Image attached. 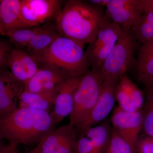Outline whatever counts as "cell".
Wrapping results in <instances>:
<instances>
[{
  "label": "cell",
  "instance_id": "obj_13",
  "mask_svg": "<svg viewBox=\"0 0 153 153\" xmlns=\"http://www.w3.org/2000/svg\"><path fill=\"white\" fill-rule=\"evenodd\" d=\"M25 89V84L15 78L10 71H0V118L19 108V97Z\"/></svg>",
  "mask_w": 153,
  "mask_h": 153
},
{
  "label": "cell",
  "instance_id": "obj_33",
  "mask_svg": "<svg viewBox=\"0 0 153 153\" xmlns=\"http://www.w3.org/2000/svg\"><path fill=\"white\" fill-rule=\"evenodd\" d=\"M25 153H38V152L37 149H36V148L35 147L33 149L31 150V151L27 152Z\"/></svg>",
  "mask_w": 153,
  "mask_h": 153
},
{
  "label": "cell",
  "instance_id": "obj_31",
  "mask_svg": "<svg viewBox=\"0 0 153 153\" xmlns=\"http://www.w3.org/2000/svg\"><path fill=\"white\" fill-rule=\"evenodd\" d=\"M110 1L111 0H90L88 1L95 5L104 7L108 5Z\"/></svg>",
  "mask_w": 153,
  "mask_h": 153
},
{
  "label": "cell",
  "instance_id": "obj_11",
  "mask_svg": "<svg viewBox=\"0 0 153 153\" xmlns=\"http://www.w3.org/2000/svg\"><path fill=\"white\" fill-rule=\"evenodd\" d=\"M60 0H21L23 18L31 27H38L55 17L62 8Z\"/></svg>",
  "mask_w": 153,
  "mask_h": 153
},
{
  "label": "cell",
  "instance_id": "obj_27",
  "mask_svg": "<svg viewBox=\"0 0 153 153\" xmlns=\"http://www.w3.org/2000/svg\"><path fill=\"white\" fill-rule=\"evenodd\" d=\"M135 150L137 153H153V137L146 135L139 138Z\"/></svg>",
  "mask_w": 153,
  "mask_h": 153
},
{
  "label": "cell",
  "instance_id": "obj_30",
  "mask_svg": "<svg viewBox=\"0 0 153 153\" xmlns=\"http://www.w3.org/2000/svg\"><path fill=\"white\" fill-rule=\"evenodd\" d=\"M144 13L153 12V0H143Z\"/></svg>",
  "mask_w": 153,
  "mask_h": 153
},
{
  "label": "cell",
  "instance_id": "obj_12",
  "mask_svg": "<svg viewBox=\"0 0 153 153\" xmlns=\"http://www.w3.org/2000/svg\"><path fill=\"white\" fill-rule=\"evenodd\" d=\"M81 77L67 78L55 88L54 107L50 114L56 126L71 114L74 105V93Z\"/></svg>",
  "mask_w": 153,
  "mask_h": 153
},
{
  "label": "cell",
  "instance_id": "obj_20",
  "mask_svg": "<svg viewBox=\"0 0 153 153\" xmlns=\"http://www.w3.org/2000/svg\"><path fill=\"white\" fill-rule=\"evenodd\" d=\"M54 100V92L34 93L24 90L19 97V108L40 110L50 113Z\"/></svg>",
  "mask_w": 153,
  "mask_h": 153
},
{
  "label": "cell",
  "instance_id": "obj_22",
  "mask_svg": "<svg viewBox=\"0 0 153 153\" xmlns=\"http://www.w3.org/2000/svg\"><path fill=\"white\" fill-rule=\"evenodd\" d=\"M131 31L135 39L142 44L153 40V12L144 13Z\"/></svg>",
  "mask_w": 153,
  "mask_h": 153
},
{
  "label": "cell",
  "instance_id": "obj_18",
  "mask_svg": "<svg viewBox=\"0 0 153 153\" xmlns=\"http://www.w3.org/2000/svg\"><path fill=\"white\" fill-rule=\"evenodd\" d=\"M60 36L55 25L40 26L38 32L24 50L39 63L42 54Z\"/></svg>",
  "mask_w": 153,
  "mask_h": 153
},
{
  "label": "cell",
  "instance_id": "obj_4",
  "mask_svg": "<svg viewBox=\"0 0 153 153\" xmlns=\"http://www.w3.org/2000/svg\"><path fill=\"white\" fill-rule=\"evenodd\" d=\"M121 34L105 60L101 69L105 79L120 80L133 66H135L138 42L131 28L122 27Z\"/></svg>",
  "mask_w": 153,
  "mask_h": 153
},
{
  "label": "cell",
  "instance_id": "obj_23",
  "mask_svg": "<svg viewBox=\"0 0 153 153\" xmlns=\"http://www.w3.org/2000/svg\"><path fill=\"white\" fill-rule=\"evenodd\" d=\"M39 26L21 28L9 31L4 35L7 36L10 41L15 47L25 49L39 30Z\"/></svg>",
  "mask_w": 153,
  "mask_h": 153
},
{
  "label": "cell",
  "instance_id": "obj_7",
  "mask_svg": "<svg viewBox=\"0 0 153 153\" xmlns=\"http://www.w3.org/2000/svg\"><path fill=\"white\" fill-rule=\"evenodd\" d=\"M119 80L104 79L95 104L85 120L75 128L77 136L88 129L97 125L104 120L112 111L116 101L115 88Z\"/></svg>",
  "mask_w": 153,
  "mask_h": 153
},
{
  "label": "cell",
  "instance_id": "obj_2",
  "mask_svg": "<svg viewBox=\"0 0 153 153\" xmlns=\"http://www.w3.org/2000/svg\"><path fill=\"white\" fill-rule=\"evenodd\" d=\"M56 126L47 111L18 108L0 118V139L7 140L9 144L32 146L38 144Z\"/></svg>",
  "mask_w": 153,
  "mask_h": 153
},
{
  "label": "cell",
  "instance_id": "obj_19",
  "mask_svg": "<svg viewBox=\"0 0 153 153\" xmlns=\"http://www.w3.org/2000/svg\"><path fill=\"white\" fill-rule=\"evenodd\" d=\"M139 80L146 86L153 83V40L139 48L136 62Z\"/></svg>",
  "mask_w": 153,
  "mask_h": 153
},
{
  "label": "cell",
  "instance_id": "obj_15",
  "mask_svg": "<svg viewBox=\"0 0 153 153\" xmlns=\"http://www.w3.org/2000/svg\"><path fill=\"white\" fill-rule=\"evenodd\" d=\"M7 65L15 78L25 84L40 68V64L35 58L24 49L16 47L9 54Z\"/></svg>",
  "mask_w": 153,
  "mask_h": 153
},
{
  "label": "cell",
  "instance_id": "obj_17",
  "mask_svg": "<svg viewBox=\"0 0 153 153\" xmlns=\"http://www.w3.org/2000/svg\"><path fill=\"white\" fill-rule=\"evenodd\" d=\"M0 22L3 34L16 29L33 27L25 21L21 11V0L0 1Z\"/></svg>",
  "mask_w": 153,
  "mask_h": 153
},
{
  "label": "cell",
  "instance_id": "obj_10",
  "mask_svg": "<svg viewBox=\"0 0 153 153\" xmlns=\"http://www.w3.org/2000/svg\"><path fill=\"white\" fill-rule=\"evenodd\" d=\"M144 13L143 0H111L105 10L110 22L127 28L136 25Z\"/></svg>",
  "mask_w": 153,
  "mask_h": 153
},
{
  "label": "cell",
  "instance_id": "obj_21",
  "mask_svg": "<svg viewBox=\"0 0 153 153\" xmlns=\"http://www.w3.org/2000/svg\"><path fill=\"white\" fill-rule=\"evenodd\" d=\"M112 128L107 121L88 129L84 134L90 140L95 153H104L109 144Z\"/></svg>",
  "mask_w": 153,
  "mask_h": 153
},
{
  "label": "cell",
  "instance_id": "obj_1",
  "mask_svg": "<svg viewBox=\"0 0 153 153\" xmlns=\"http://www.w3.org/2000/svg\"><path fill=\"white\" fill-rule=\"evenodd\" d=\"M55 19L60 36L83 47L93 43L99 31L110 22L103 7L80 0L67 1Z\"/></svg>",
  "mask_w": 153,
  "mask_h": 153
},
{
  "label": "cell",
  "instance_id": "obj_25",
  "mask_svg": "<svg viewBox=\"0 0 153 153\" xmlns=\"http://www.w3.org/2000/svg\"><path fill=\"white\" fill-rule=\"evenodd\" d=\"M104 153H137L136 151L114 130Z\"/></svg>",
  "mask_w": 153,
  "mask_h": 153
},
{
  "label": "cell",
  "instance_id": "obj_16",
  "mask_svg": "<svg viewBox=\"0 0 153 153\" xmlns=\"http://www.w3.org/2000/svg\"><path fill=\"white\" fill-rule=\"evenodd\" d=\"M68 78L59 71L41 66L25 84V90L34 93H54L57 85Z\"/></svg>",
  "mask_w": 153,
  "mask_h": 153
},
{
  "label": "cell",
  "instance_id": "obj_14",
  "mask_svg": "<svg viewBox=\"0 0 153 153\" xmlns=\"http://www.w3.org/2000/svg\"><path fill=\"white\" fill-rule=\"evenodd\" d=\"M115 97L118 106L127 112L141 111L144 105V94L127 74L118 82Z\"/></svg>",
  "mask_w": 153,
  "mask_h": 153
},
{
  "label": "cell",
  "instance_id": "obj_32",
  "mask_svg": "<svg viewBox=\"0 0 153 153\" xmlns=\"http://www.w3.org/2000/svg\"><path fill=\"white\" fill-rule=\"evenodd\" d=\"M6 146H5L2 141V140L0 139V152Z\"/></svg>",
  "mask_w": 153,
  "mask_h": 153
},
{
  "label": "cell",
  "instance_id": "obj_8",
  "mask_svg": "<svg viewBox=\"0 0 153 153\" xmlns=\"http://www.w3.org/2000/svg\"><path fill=\"white\" fill-rule=\"evenodd\" d=\"M76 139L75 128L68 124L49 132L35 148L38 153H75Z\"/></svg>",
  "mask_w": 153,
  "mask_h": 153
},
{
  "label": "cell",
  "instance_id": "obj_24",
  "mask_svg": "<svg viewBox=\"0 0 153 153\" xmlns=\"http://www.w3.org/2000/svg\"><path fill=\"white\" fill-rule=\"evenodd\" d=\"M145 88L143 130L146 135L153 137V83Z\"/></svg>",
  "mask_w": 153,
  "mask_h": 153
},
{
  "label": "cell",
  "instance_id": "obj_5",
  "mask_svg": "<svg viewBox=\"0 0 153 153\" xmlns=\"http://www.w3.org/2000/svg\"><path fill=\"white\" fill-rule=\"evenodd\" d=\"M104 79L101 68H91L81 76L74 93L69 125L76 128L85 120L98 100Z\"/></svg>",
  "mask_w": 153,
  "mask_h": 153
},
{
  "label": "cell",
  "instance_id": "obj_6",
  "mask_svg": "<svg viewBox=\"0 0 153 153\" xmlns=\"http://www.w3.org/2000/svg\"><path fill=\"white\" fill-rule=\"evenodd\" d=\"M120 25L109 22L99 31L95 40L85 52V58L91 68H100L121 34Z\"/></svg>",
  "mask_w": 153,
  "mask_h": 153
},
{
  "label": "cell",
  "instance_id": "obj_28",
  "mask_svg": "<svg viewBox=\"0 0 153 153\" xmlns=\"http://www.w3.org/2000/svg\"><path fill=\"white\" fill-rule=\"evenodd\" d=\"M75 153H95L90 140L84 134L77 137Z\"/></svg>",
  "mask_w": 153,
  "mask_h": 153
},
{
  "label": "cell",
  "instance_id": "obj_29",
  "mask_svg": "<svg viewBox=\"0 0 153 153\" xmlns=\"http://www.w3.org/2000/svg\"><path fill=\"white\" fill-rule=\"evenodd\" d=\"M18 145L15 144H9L0 152V153H19L17 149Z\"/></svg>",
  "mask_w": 153,
  "mask_h": 153
},
{
  "label": "cell",
  "instance_id": "obj_3",
  "mask_svg": "<svg viewBox=\"0 0 153 153\" xmlns=\"http://www.w3.org/2000/svg\"><path fill=\"white\" fill-rule=\"evenodd\" d=\"M39 64L40 67L52 68L69 77L82 76L89 70L83 47L60 36L42 54Z\"/></svg>",
  "mask_w": 153,
  "mask_h": 153
},
{
  "label": "cell",
  "instance_id": "obj_26",
  "mask_svg": "<svg viewBox=\"0 0 153 153\" xmlns=\"http://www.w3.org/2000/svg\"><path fill=\"white\" fill-rule=\"evenodd\" d=\"M13 47L10 40H0V71L6 69L7 66L8 57Z\"/></svg>",
  "mask_w": 153,
  "mask_h": 153
},
{
  "label": "cell",
  "instance_id": "obj_9",
  "mask_svg": "<svg viewBox=\"0 0 153 153\" xmlns=\"http://www.w3.org/2000/svg\"><path fill=\"white\" fill-rule=\"evenodd\" d=\"M111 121L112 129L136 151V145L143 128L141 111L127 112L120 107H117L113 112Z\"/></svg>",
  "mask_w": 153,
  "mask_h": 153
},
{
  "label": "cell",
  "instance_id": "obj_34",
  "mask_svg": "<svg viewBox=\"0 0 153 153\" xmlns=\"http://www.w3.org/2000/svg\"><path fill=\"white\" fill-rule=\"evenodd\" d=\"M3 29L2 26L0 22V35H3Z\"/></svg>",
  "mask_w": 153,
  "mask_h": 153
}]
</instances>
